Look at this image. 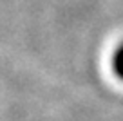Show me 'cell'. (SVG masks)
Segmentation results:
<instances>
[{
  "instance_id": "cell-1",
  "label": "cell",
  "mask_w": 123,
  "mask_h": 121,
  "mask_svg": "<svg viewBox=\"0 0 123 121\" xmlns=\"http://www.w3.org/2000/svg\"><path fill=\"white\" fill-rule=\"evenodd\" d=\"M116 71L119 72V74L123 76V49L118 53V56H116Z\"/></svg>"
}]
</instances>
